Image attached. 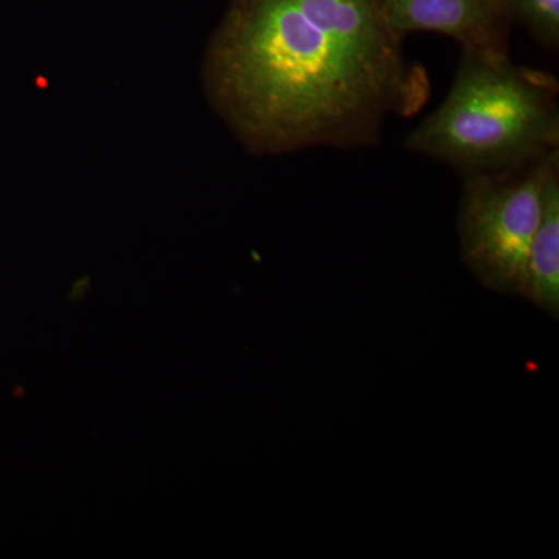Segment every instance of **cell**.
Here are the masks:
<instances>
[{"label":"cell","instance_id":"obj_1","mask_svg":"<svg viewBox=\"0 0 559 559\" xmlns=\"http://www.w3.org/2000/svg\"><path fill=\"white\" fill-rule=\"evenodd\" d=\"M401 40L384 0H231L202 83L250 153L369 146L428 98Z\"/></svg>","mask_w":559,"mask_h":559},{"label":"cell","instance_id":"obj_5","mask_svg":"<svg viewBox=\"0 0 559 559\" xmlns=\"http://www.w3.org/2000/svg\"><path fill=\"white\" fill-rule=\"evenodd\" d=\"M520 296L551 318L559 316V175L547 191L543 219L530 245Z\"/></svg>","mask_w":559,"mask_h":559},{"label":"cell","instance_id":"obj_2","mask_svg":"<svg viewBox=\"0 0 559 559\" xmlns=\"http://www.w3.org/2000/svg\"><path fill=\"white\" fill-rule=\"evenodd\" d=\"M551 76L463 51L443 103L407 135L406 148L474 173L516 170L558 151Z\"/></svg>","mask_w":559,"mask_h":559},{"label":"cell","instance_id":"obj_3","mask_svg":"<svg viewBox=\"0 0 559 559\" xmlns=\"http://www.w3.org/2000/svg\"><path fill=\"white\" fill-rule=\"evenodd\" d=\"M558 175V151L516 170L466 175L460 248L463 263L488 289L520 296L530 245Z\"/></svg>","mask_w":559,"mask_h":559},{"label":"cell","instance_id":"obj_4","mask_svg":"<svg viewBox=\"0 0 559 559\" xmlns=\"http://www.w3.org/2000/svg\"><path fill=\"white\" fill-rule=\"evenodd\" d=\"M502 0H384V14L401 38L412 32L451 36L463 51L507 57Z\"/></svg>","mask_w":559,"mask_h":559},{"label":"cell","instance_id":"obj_6","mask_svg":"<svg viewBox=\"0 0 559 559\" xmlns=\"http://www.w3.org/2000/svg\"><path fill=\"white\" fill-rule=\"evenodd\" d=\"M550 49L559 44V0H502Z\"/></svg>","mask_w":559,"mask_h":559}]
</instances>
